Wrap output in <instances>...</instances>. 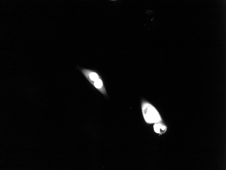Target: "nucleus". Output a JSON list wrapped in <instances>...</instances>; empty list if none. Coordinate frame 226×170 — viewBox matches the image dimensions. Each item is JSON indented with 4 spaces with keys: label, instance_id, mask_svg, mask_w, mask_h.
I'll return each instance as SVG.
<instances>
[{
    "label": "nucleus",
    "instance_id": "nucleus-1",
    "mask_svg": "<svg viewBox=\"0 0 226 170\" xmlns=\"http://www.w3.org/2000/svg\"><path fill=\"white\" fill-rule=\"evenodd\" d=\"M142 110L144 119L148 124L159 123L162 121L161 117L156 109L147 102H143Z\"/></svg>",
    "mask_w": 226,
    "mask_h": 170
},
{
    "label": "nucleus",
    "instance_id": "nucleus-3",
    "mask_svg": "<svg viewBox=\"0 0 226 170\" xmlns=\"http://www.w3.org/2000/svg\"><path fill=\"white\" fill-rule=\"evenodd\" d=\"M94 84L95 87L97 88H100L102 86V82L101 80H100V79H98L97 80L95 81Z\"/></svg>",
    "mask_w": 226,
    "mask_h": 170
},
{
    "label": "nucleus",
    "instance_id": "nucleus-4",
    "mask_svg": "<svg viewBox=\"0 0 226 170\" xmlns=\"http://www.w3.org/2000/svg\"><path fill=\"white\" fill-rule=\"evenodd\" d=\"M89 77L91 80L95 81L98 79V76L95 73L92 72L89 75Z\"/></svg>",
    "mask_w": 226,
    "mask_h": 170
},
{
    "label": "nucleus",
    "instance_id": "nucleus-2",
    "mask_svg": "<svg viewBox=\"0 0 226 170\" xmlns=\"http://www.w3.org/2000/svg\"><path fill=\"white\" fill-rule=\"evenodd\" d=\"M153 127L154 131L157 134H163L167 130L166 127L165 125L159 123H155Z\"/></svg>",
    "mask_w": 226,
    "mask_h": 170
}]
</instances>
